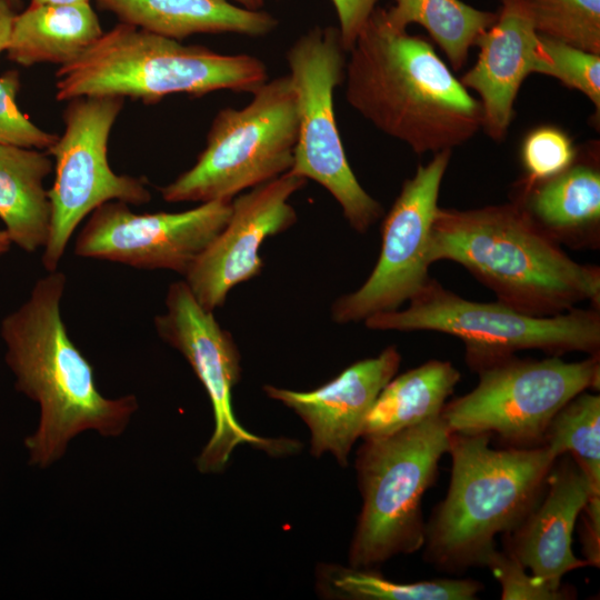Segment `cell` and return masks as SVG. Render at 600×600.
<instances>
[{
    "instance_id": "1",
    "label": "cell",
    "mask_w": 600,
    "mask_h": 600,
    "mask_svg": "<svg viewBox=\"0 0 600 600\" xmlns=\"http://www.w3.org/2000/svg\"><path fill=\"white\" fill-rule=\"evenodd\" d=\"M344 68L347 102L414 153L452 150L482 129L479 100L420 36L391 28L376 8Z\"/></svg>"
},
{
    "instance_id": "2",
    "label": "cell",
    "mask_w": 600,
    "mask_h": 600,
    "mask_svg": "<svg viewBox=\"0 0 600 600\" xmlns=\"http://www.w3.org/2000/svg\"><path fill=\"white\" fill-rule=\"evenodd\" d=\"M66 283L57 270L39 279L0 328L17 389L40 407L39 426L24 442L30 464L39 468L58 461L83 431L119 437L139 407L133 394L109 399L97 388L92 366L62 320Z\"/></svg>"
},
{
    "instance_id": "3",
    "label": "cell",
    "mask_w": 600,
    "mask_h": 600,
    "mask_svg": "<svg viewBox=\"0 0 600 600\" xmlns=\"http://www.w3.org/2000/svg\"><path fill=\"white\" fill-rule=\"evenodd\" d=\"M429 260L453 261L518 311L550 317L589 301L600 308V268L571 259L514 201L474 209L439 207Z\"/></svg>"
},
{
    "instance_id": "4",
    "label": "cell",
    "mask_w": 600,
    "mask_h": 600,
    "mask_svg": "<svg viewBox=\"0 0 600 600\" xmlns=\"http://www.w3.org/2000/svg\"><path fill=\"white\" fill-rule=\"evenodd\" d=\"M446 498L424 530L427 562L449 573L486 566L498 533L513 531L540 501L557 458L546 446L497 450L487 433H451Z\"/></svg>"
},
{
    "instance_id": "5",
    "label": "cell",
    "mask_w": 600,
    "mask_h": 600,
    "mask_svg": "<svg viewBox=\"0 0 600 600\" xmlns=\"http://www.w3.org/2000/svg\"><path fill=\"white\" fill-rule=\"evenodd\" d=\"M56 98L118 96L153 104L171 94L202 97L256 92L266 64L246 53L224 54L119 22L56 73Z\"/></svg>"
},
{
    "instance_id": "6",
    "label": "cell",
    "mask_w": 600,
    "mask_h": 600,
    "mask_svg": "<svg viewBox=\"0 0 600 600\" xmlns=\"http://www.w3.org/2000/svg\"><path fill=\"white\" fill-rule=\"evenodd\" d=\"M450 436L440 414L363 439L356 460L362 508L349 550L351 567L371 568L423 547L421 501L437 479Z\"/></svg>"
},
{
    "instance_id": "7",
    "label": "cell",
    "mask_w": 600,
    "mask_h": 600,
    "mask_svg": "<svg viewBox=\"0 0 600 600\" xmlns=\"http://www.w3.org/2000/svg\"><path fill=\"white\" fill-rule=\"evenodd\" d=\"M401 310L366 319L371 330L433 331L460 339L471 369L521 350L561 357L568 352L600 353V308H574L531 316L499 301L469 300L430 278Z\"/></svg>"
},
{
    "instance_id": "8",
    "label": "cell",
    "mask_w": 600,
    "mask_h": 600,
    "mask_svg": "<svg viewBox=\"0 0 600 600\" xmlns=\"http://www.w3.org/2000/svg\"><path fill=\"white\" fill-rule=\"evenodd\" d=\"M297 139V97L286 74L263 83L243 108L219 110L196 163L161 196L171 203L232 200L290 171Z\"/></svg>"
},
{
    "instance_id": "9",
    "label": "cell",
    "mask_w": 600,
    "mask_h": 600,
    "mask_svg": "<svg viewBox=\"0 0 600 600\" xmlns=\"http://www.w3.org/2000/svg\"><path fill=\"white\" fill-rule=\"evenodd\" d=\"M599 356L573 362L559 356L493 359L474 369L478 384L447 402L441 418L451 433L494 434L511 448L542 446L551 419L568 401L599 390Z\"/></svg>"
},
{
    "instance_id": "10",
    "label": "cell",
    "mask_w": 600,
    "mask_h": 600,
    "mask_svg": "<svg viewBox=\"0 0 600 600\" xmlns=\"http://www.w3.org/2000/svg\"><path fill=\"white\" fill-rule=\"evenodd\" d=\"M339 29L314 27L287 51L297 97L298 139L289 172L322 186L359 233L367 232L383 208L360 184L347 159L334 111V90L343 82L347 58Z\"/></svg>"
},
{
    "instance_id": "11",
    "label": "cell",
    "mask_w": 600,
    "mask_h": 600,
    "mask_svg": "<svg viewBox=\"0 0 600 600\" xmlns=\"http://www.w3.org/2000/svg\"><path fill=\"white\" fill-rule=\"evenodd\" d=\"M64 130L48 149L54 158L49 192L51 224L42 264L56 271L78 226L99 206L117 200L144 204L151 199L146 180L117 174L108 162V141L124 98L78 97L67 101Z\"/></svg>"
},
{
    "instance_id": "12",
    "label": "cell",
    "mask_w": 600,
    "mask_h": 600,
    "mask_svg": "<svg viewBox=\"0 0 600 600\" xmlns=\"http://www.w3.org/2000/svg\"><path fill=\"white\" fill-rule=\"evenodd\" d=\"M166 308L164 313L154 317V329L186 358L207 391L213 411L214 430L197 458L198 470L221 472L233 449L242 443L273 456L297 451L299 443L293 440L262 438L238 422L232 408V389L241 374L240 354L213 311L197 301L184 281L169 286Z\"/></svg>"
},
{
    "instance_id": "13",
    "label": "cell",
    "mask_w": 600,
    "mask_h": 600,
    "mask_svg": "<svg viewBox=\"0 0 600 600\" xmlns=\"http://www.w3.org/2000/svg\"><path fill=\"white\" fill-rule=\"evenodd\" d=\"M452 150L433 153L407 179L381 227V250L368 279L331 307L337 323L398 310L429 281V240Z\"/></svg>"
},
{
    "instance_id": "14",
    "label": "cell",
    "mask_w": 600,
    "mask_h": 600,
    "mask_svg": "<svg viewBox=\"0 0 600 600\" xmlns=\"http://www.w3.org/2000/svg\"><path fill=\"white\" fill-rule=\"evenodd\" d=\"M232 200L203 202L181 212L134 213L122 201H108L91 213L77 236L78 257L137 269H166L186 276L227 224Z\"/></svg>"
},
{
    "instance_id": "15",
    "label": "cell",
    "mask_w": 600,
    "mask_h": 600,
    "mask_svg": "<svg viewBox=\"0 0 600 600\" xmlns=\"http://www.w3.org/2000/svg\"><path fill=\"white\" fill-rule=\"evenodd\" d=\"M307 180L291 172L251 188L232 200L231 216L186 273L184 282L207 310L221 307L237 284L260 274L264 240L297 221L289 199Z\"/></svg>"
},
{
    "instance_id": "16",
    "label": "cell",
    "mask_w": 600,
    "mask_h": 600,
    "mask_svg": "<svg viewBox=\"0 0 600 600\" xmlns=\"http://www.w3.org/2000/svg\"><path fill=\"white\" fill-rule=\"evenodd\" d=\"M400 362V352L394 346H389L377 357L352 363L314 390L294 391L264 386L263 391L306 422L314 457L330 452L339 464L346 467L372 404L397 373Z\"/></svg>"
},
{
    "instance_id": "17",
    "label": "cell",
    "mask_w": 600,
    "mask_h": 600,
    "mask_svg": "<svg viewBox=\"0 0 600 600\" xmlns=\"http://www.w3.org/2000/svg\"><path fill=\"white\" fill-rule=\"evenodd\" d=\"M596 492L570 454L558 457L547 477L538 504L513 531L504 534V551L547 588L562 592L561 579L588 566L572 550L573 530L582 509Z\"/></svg>"
},
{
    "instance_id": "18",
    "label": "cell",
    "mask_w": 600,
    "mask_h": 600,
    "mask_svg": "<svg viewBox=\"0 0 600 600\" xmlns=\"http://www.w3.org/2000/svg\"><path fill=\"white\" fill-rule=\"evenodd\" d=\"M539 33L524 0H501L496 21L476 40L478 59L459 80L480 97L482 129L502 141L524 79L533 73Z\"/></svg>"
},
{
    "instance_id": "19",
    "label": "cell",
    "mask_w": 600,
    "mask_h": 600,
    "mask_svg": "<svg viewBox=\"0 0 600 600\" xmlns=\"http://www.w3.org/2000/svg\"><path fill=\"white\" fill-rule=\"evenodd\" d=\"M530 220L560 246L600 247V171L578 159L562 173L532 186L518 183L513 200Z\"/></svg>"
},
{
    "instance_id": "20",
    "label": "cell",
    "mask_w": 600,
    "mask_h": 600,
    "mask_svg": "<svg viewBox=\"0 0 600 600\" xmlns=\"http://www.w3.org/2000/svg\"><path fill=\"white\" fill-rule=\"evenodd\" d=\"M120 22L181 41L197 33L263 37L279 21L269 12L249 10L230 0H96Z\"/></svg>"
},
{
    "instance_id": "21",
    "label": "cell",
    "mask_w": 600,
    "mask_h": 600,
    "mask_svg": "<svg viewBox=\"0 0 600 600\" xmlns=\"http://www.w3.org/2000/svg\"><path fill=\"white\" fill-rule=\"evenodd\" d=\"M103 31L90 3L33 4L14 14L6 49L22 67L51 62L63 66L78 58Z\"/></svg>"
},
{
    "instance_id": "22",
    "label": "cell",
    "mask_w": 600,
    "mask_h": 600,
    "mask_svg": "<svg viewBox=\"0 0 600 600\" xmlns=\"http://www.w3.org/2000/svg\"><path fill=\"white\" fill-rule=\"evenodd\" d=\"M52 169L39 149L0 144V219L11 243L27 252L48 241L51 203L44 180Z\"/></svg>"
},
{
    "instance_id": "23",
    "label": "cell",
    "mask_w": 600,
    "mask_h": 600,
    "mask_svg": "<svg viewBox=\"0 0 600 600\" xmlns=\"http://www.w3.org/2000/svg\"><path fill=\"white\" fill-rule=\"evenodd\" d=\"M460 377L451 362L436 359L393 377L372 404L361 438L389 436L439 417Z\"/></svg>"
},
{
    "instance_id": "24",
    "label": "cell",
    "mask_w": 600,
    "mask_h": 600,
    "mask_svg": "<svg viewBox=\"0 0 600 600\" xmlns=\"http://www.w3.org/2000/svg\"><path fill=\"white\" fill-rule=\"evenodd\" d=\"M383 19L393 29L422 26L438 44L453 70L462 69L478 37L497 19V13L476 9L461 0H394Z\"/></svg>"
},
{
    "instance_id": "25",
    "label": "cell",
    "mask_w": 600,
    "mask_h": 600,
    "mask_svg": "<svg viewBox=\"0 0 600 600\" xmlns=\"http://www.w3.org/2000/svg\"><path fill=\"white\" fill-rule=\"evenodd\" d=\"M317 587L326 598L346 600H472L483 584L471 579L396 582L371 568L321 564Z\"/></svg>"
},
{
    "instance_id": "26",
    "label": "cell",
    "mask_w": 600,
    "mask_h": 600,
    "mask_svg": "<svg viewBox=\"0 0 600 600\" xmlns=\"http://www.w3.org/2000/svg\"><path fill=\"white\" fill-rule=\"evenodd\" d=\"M543 446L554 458L570 454L600 492V396L583 391L551 419Z\"/></svg>"
},
{
    "instance_id": "27",
    "label": "cell",
    "mask_w": 600,
    "mask_h": 600,
    "mask_svg": "<svg viewBox=\"0 0 600 600\" xmlns=\"http://www.w3.org/2000/svg\"><path fill=\"white\" fill-rule=\"evenodd\" d=\"M537 32L600 54V0H524Z\"/></svg>"
},
{
    "instance_id": "28",
    "label": "cell",
    "mask_w": 600,
    "mask_h": 600,
    "mask_svg": "<svg viewBox=\"0 0 600 600\" xmlns=\"http://www.w3.org/2000/svg\"><path fill=\"white\" fill-rule=\"evenodd\" d=\"M533 73L559 80L583 93L600 110V54L539 34Z\"/></svg>"
},
{
    "instance_id": "29",
    "label": "cell",
    "mask_w": 600,
    "mask_h": 600,
    "mask_svg": "<svg viewBox=\"0 0 600 600\" xmlns=\"http://www.w3.org/2000/svg\"><path fill=\"white\" fill-rule=\"evenodd\" d=\"M569 136L556 127H539L530 131L521 146L524 177L519 182L532 186L566 171L577 159Z\"/></svg>"
},
{
    "instance_id": "30",
    "label": "cell",
    "mask_w": 600,
    "mask_h": 600,
    "mask_svg": "<svg viewBox=\"0 0 600 600\" xmlns=\"http://www.w3.org/2000/svg\"><path fill=\"white\" fill-rule=\"evenodd\" d=\"M19 73L10 70L0 77V144L30 149H49L58 136L36 126L18 108Z\"/></svg>"
},
{
    "instance_id": "31",
    "label": "cell",
    "mask_w": 600,
    "mask_h": 600,
    "mask_svg": "<svg viewBox=\"0 0 600 600\" xmlns=\"http://www.w3.org/2000/svg\"><path fill=\"white\" fill-rule=\"evenodd\" d=\"M501 584L503 600H559L570 598L567 591H553L539 583L527 569L507 551L494 549L486 561Z\"/></svg>"
},
{
    "instance_id": "32",
    "label": "cell",
    "mask_w": 600,
    "mask_h": 600,
    "mask_svg": "<svg viewBox=\"0 0 600 600\" xmlns=\"http://www.w3.org/2000/svg\"><path fill=\"white\" fill-rule=\"evenodd\" d=\"M339 21L344 51L352 48L358 34L376 10L379 0H331Z\"/></svg>"
},
{
    "instance_id": "33",
    "label": "cell",
    "mask_w": 600,
    "mask_h": 600,
    "mask_svg": "<svg viewBox=\"0 0 600 600\" xmlns=\"http://www.w3.org/2000/svg\"><path fill=\"white\" fill-rule=\"evenodd\" d=\"M582 553L588 566H600V494L590 497L582 509Z\"/></svg>"
},
{
    "instance_id": "34",
    "label": "cell",
    "mask_w": 600,
    "mask_h": 600,
    "mask_svg": "<svg viewBox=\"0 0 600 600\" xmlns=\"http://www.w3.org/2000/svg\"><path fill=\"white\" fill-rule=\"evenodd\" d=\"M13 9L8 0H0V53L6 51L9 43L11 26L16 14Z\"/></svg>"
},
{
    "instance_id": "35",
    "label": "cell",
    "mask_w": 600,
    "mask_h": 600,
    "mask_svg": "<svg viewBox=\"0 0 600 600\" xmlns=\"http://www.w3.org/2000/svg\"><path fill=\"white\" fill-rule=\"evenodd\" d=\"M91 0H30L33 4H86Z\"/></svg>"
},
{
    "instance_id": "36",
    "label": "cell",
    "mask_w": 600,
    "mask_h": 600,
    "mask_svg": "<svg viewBox=\"0 0 600 600\" xmlns=\"http://www.w3.org/2000/svg\"><path fill=\"white\" fill-rule=\"evenodd\" d=\"M238 3L239 7L249 9V10H261L266 0H231Z\"/></svg>"
},
{
    "instance_id": "37",
    "label": "cell",
    "mask_w": 600,
    "mask_h": 600,
    "mask_svg": "<svg viewBox=\"0 0 600 600\" xmlns=\"http://www.w3.org/2000/svg\"><path fill=\"white\" fill-rule=\"evenodd\" d=\"M11 241L4 229H0V257L8 252Z\"/></svg>"
},
{
    "instance_id": "38",
    "label": "cell",
    "mask_w": 600,
    "mask_h": 600,
    "mask_svg": "<svg viewBox=\"0 0 600 600\" xmlns=\"http://www.w3.org/2000/svg\"><path fill=\"white\" fill-rule=\"evenodd\" d=\"M13 8H17L20 4V0H8Z\"/></svg>"
}]
</instances>
